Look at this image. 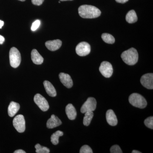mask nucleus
Instances as JSON below:
<instances>
[{"instance_id": "obj_8", "label": "nucleus", "mask_w": 153, "mask_h": 153, "mask_svg": "<svg viewBox=\"0 0 153 153\" xmlns=\"http://www.w3.org/2000/svg\"><path fill=\"white\" fill-rule=\"evenodd\" d=\"M100 71L104 77L109 78L112 76L113 69L112 65L107 61H103L100 64Z\"/></svg>"}, {"instance_id": "obj_29", "label": "nucleus", "mask_w": 153, "mask_h": 153, "mask_svg": "<svg viewBox=\"0 0 153 153\" xmlns=\"http://www.w3.org/2000/svg\"><path fill=\"white\" fill-rule=\"evenodd\" d=\"M117 2L121 3V4H124L128 1V0H115Z\"/></svg>"}, {"instance_id": "obj_16", "label": "nucleus", "mask_w": 153, "mask_h": 153, "mask_svg": "<svg viewBox=\"0 0 153 153\" xmlns=\"http://www.w3.org/2000/svg\"><path fill=\"white\" fill-rule=\"evenodd\" d=\"M31 58L33 63L40 65L44 62V58L36 49H33L31 52Z\"/></svg>"}, {"instance_id": "obj_1", "label": "nucleus", "mask_w": 153, "mask_h": 153, "mask_svg": "<svg viewBox=\"0 0 153 153\" xmlns=\"http://www.w3.org/2000/svg\"><path fill=\"white\" fill-rule=\"evenodd\" d=\"M79 16L83 19H95L99 17L101 12L99 9L94 6L83 5L78 8Z\"/></svg>"}, {"instance_id": "obj_18", "label": "nucleus", "mask_w": 153, "mask_h": 153, "mask_svg": "<svg viewBox=\"0 0 153 153\" xmlns=\"http://www.w3.org/2000/svg\"><path fill=\"white\" fill-rule=\"evenodd\" d=\"M20 108V105L15 102H11L8 108L9 116L13 117L19 111Z\"/></svg>"}, {"instance_id": "obj_30", "label": "nucleus", "mask_w": 153, "mask_h": 153, "mask_svg": "<svg viewBox=\"0 0 153 153\" xmlns=\"http://www.w3.org/2000/svg\"><path fill=\"white\" fill-rule=\"evenodd\" d=\"M5 41V38L3 36L0 35V44H2Z\"/></svg>"}, {"instance_id": "obj_10", "label": "nucleus", "mask_w": 153, "mask_h": 153, "mask_svg": "<svg viewBox=\"0 0 153 153\" xmlns=\"http://www.w3.org/2000/svg\"><path fill=\"white\" fill-rule=\"evenodd\" d=\"M142 85L149 89H153V73H148L144 74L140 79Z\"/></svg>"}, {"instance_id": "obj_33", "label": "nucleus", "mask_w": 153, "mask_h": 153, "mask_svg": "<svg viewBox=\"0 0 153 153\" xmlns=\"http://www.w3.org/2000/svg\"><path fill=\"white\" fill-rule=\"evenodd\" d=\"M132 153H141V152H139V151H138L137 150H133L132 152Z\"/></svg>"}, {"instance_id": "obj_4", "label": "nucleus", "mask_w": 153, "mask_h": 153, "mask_svg": "<svg viewBox=\"0 0 153 153\" xmlns=\"http://www.w3.org/2000/svg\"><path fill=\"white\" fill-rule=\"evenodd\" d=\"M9 57L11 66L14 68L19 67L22 60L19 50L16 47H12L10 50Z\"/></svg>"}, {"instance_id": "obj_31", "label": "nucleus", "mask_w": 153, "mask_h": 153, "mask_svg": "<svg viewBox=\"0 0 153 153\" xmlns=\"http://www.w3.org/2000/svg\"><path fill=\"white\" fill-rule=\"evenodd\" d=\"M14 153H26L25 151L22 149L17 150L14 152Z\"/></svg>"}, {"instance_id": "obj_34", "label": "nucleus", "mask_w": 153, "mask_h": 153, "mask_svg": "<svg viewBox=\"0 0 153 153\" xmlns=\"http://www.w3.org/2000/svg\"><path fill=\"white\" fill-rule=\"evenodd\" d=\"M61 1H73V0H60Z\"/></svg>"}, {"instance_id": "obj_17", "label": "nucleus", "mask_w": 153, "mask_h": 153, "mask_svg": "<svg viewBox=\"0 0 153 153\" xmlns=\"http://www.w3.org/2000/svg\"><path fill=\"white\" fill-rule=\"evenodd\" d=\"M66 114L70 120H74L76 116V111L74 107L71 104H68L66 107Z\"/></svg>"}, {"instance_id": "obj_11", "label": "nucleus", "mask_w": 153, "mask_h": 153, "mask_svg": "<svg viewBox=\"0 0 153 153\" xmlns=\"http://www.w3.org/2000/svg\"><path fill=\"white\" fill-rule=\"evenodd\" d=\"M59 78L61 82L65 87L71 88L73 86V81L69 74L64 73H60L59 75Z\"/></svg>"}, {"instance_id": "obj_13", "label": "nucleus", "mask_w": 153, "mask_h": 153, "mask_svg": "<svg viewBox=\"0 0 153 153\" xmlns=\"http://www.w3.org/2000/svg\"><path fill=\"white\" fill-rule=\"evenodd\" d=\"M62 124V122L55 115L52 114L51 117L47 121V126L48 128H53Z\"/></svg>"}, {"instance_id": "obj_19", "label": "nucleus", "mask_w": 153, "mask_h": 153, "mask_svg": "<svg viewBox=\"0 0 153 153\" xmlns=\"http://www.w3.org/2000/svg\"><path fill=\"white\" fill-rule=\"evenodd\" d=\"M126 21L129 24L135 23L137 21L136 13L134 10L129 11L126 17Z\"/></svg>"}, {"instance_id": "obj_7", "label": "nucleus", "mask_w": 153, "mask_h": 153, "mask_svg": "<svg viewBox=\"0 0 153 153\" xmlns=\"http://www.w3.org/2000/svg\"><path fill=\"white\" fill-rule=\"evenodd\" d=\"M34 100L42 111H46L49 109V105L47 100L40 94H37L35 96Z\"/></svg>"}, {"instance_id": "obj_24", "label": "nucleus", "mask_w": 153, "mask_h": 153, "mask_svg": "<svg viewBox=\"0 0 153 153\" xmlns=\"http://www.w3.org/2000/svg\"><path fill=\"white\" fill-rule=\"evenodd\" d=\"M145 125L149 128L153 129V116L150 117L146 119L144 121Z\"/></svg>"}, {"instance_id": "obj_22", "label": "nucleus", "mask_w": 153, "mask_h": 153, "mask_svg": "<svg viewBox=\"0 0 153 153\" xmlns=\"http://www.w3.org/2000/svg\"><path fill=\"white\" fill-rule=\"evenodd\" d=\"M102 38L105 43L108 44H113L114 43L115 38L114 37L108 33H103L102 35Z\"/></svg>"}, {"instance_id": "obj_20", "label": "nucleus", "mask_w": 153, "mask_h": 153, "mask_svg": "<svg viewBox=\"0 0 153 153\" xmlns=\"http://www.w3.org/2000/svg\"><path fill=\"white\" fill-rule=\"evenodd\" d=\"M63 135V132L60 131H57L53 133L51 137V141L54 145H57L59 143V138L60 137L62 136Z\"/></svg>"}, {"instance_id": "obj_35", "label": "nucleus", "mask_w": 153, "mask_h": 153, "mask_svg": "<svg viewBox=\"0 0 153 153\" xmlns=\"http://www.w3.org/2000/svg\"><path fill=\"white\" fill-rule=\"evenodd\" d=\"M20 1H25L26 0H19Z\"/></svg>"}, {"instance_id": "obj_2", "label": "nucleus", "mask_w": 153, "mask_h": 153, "mask_svg": "<svg viewBox=\"0 0 153 153\" xmlns=\"http://www.w3.org/2000/svg\"><path fill=\"white\" fill-rule=\"evenodd\" d=\"M121 57L124 62L130 66L135 65L138 60V54L135 49L131 48L122 53Z\"/></svg>"}, {"instance_id": "obj_25", "label": "nucleus", "mask_w": 153, "mask_h": 153, "mask_svg": "<svg viewBox=\"0 0 153 153\" xmlns=\"http://www.w3.org/2000/svg\"><path fill=\"white\" fill-rule=\"evenodd\" d=\"M79 153H92L93 152H92L91 148L89 146H88V145H84V146H82L81 149H80Z\"/></svg>"}, {"instance_id": "obj_21", "label": "nucleus", "mask_w": 153, "mask_h": 153, "mask_svg": "<svg viewBox=\"0 0 153 153\" xmlns=\"http://www.w3.org/2000/svg\"><path fill=\"white\" fill-rule=\"evenodd\" d=\"M84 114H85V116L83 118V125L85 126H89L91 122V120L93 117V111H87Z\"/></svg>"}, {"instance_id": "obj_9", "label": "nucleus", "mask_w": 153, "mask_h": 153, "mask_svg": "<svg viewBox=\"0 0 153 153\" xmlns=\"http://www.w3.org/2000/svg\"><path fill=\"white\" fill-rule=\"evenodd\" d=\"M90 52V45L87 42H81L76 47V53L80 56H85L88 55Z\"/></svg>"}, {"instance_id": "obj_23", "label": "nucleus", "mask_w": 153, "mask_h": 153, "mask_svg": "<svg viewBox=\"0 0 153 153\" xmlns=\"http://www.w3.org/2000/svg\"><path fill=\"white\" fill-rule=\"evenodd\" d=\"M36 152L37 153H49L50 150L48 148L41 146L39 144H37L35 146Z\"/></svg>"}, {"instance_id": "obj_6", "label": "nucleus", "mask_w": 153, "mask_h": 153, "mask_svg": "<svg viewBox=\"0 0 153 153\" xmlns=\"http://www.w3.org/2000/svg\"><path fill=\"white\" fill-rule=\"evenodd\" d=\"M13 125L15 128L19 133H23L25 131V120L23 115L16 116L13 120Z\"/></svg>"}, {"instance_id": "obj_28", "label": "nucleus", "mask_w": 153, "mask_h": 153, "mask_svg": "<svg viewBox=\"0 0 153 153\" xmlns=\"http://www.w3.org/2000/svg\"><path fill=\"white\" fill-rule=\"evenodd\" d=\"M44 0H32V2L35 5L40 6L43 4Z\"/></svg>"}, {"instance_id": "obj_5", "label": "nucleus", "mask_w": 153, "mask_h": 153, "mask_svg": "<svg viewBox=\"0 0 153 153\" xmlns=\"http://www.w3.org/2000/svg\"><path fill=\"white\" fill-rule=\"evenodd\" d=\"M97 101L94 97H89L81 107L80 111L84 114L87 111H93L96 108Z\"/></svg>"}, {"instance_id": "obj_14", "label": "nucleus", "mask_w": 153, "mask_h": 153, "mask_svg": "<svg viewBox=\"0 0 153 153\" xmlns=\"http://www.w3.org/2000/svg\"><path fill=\"white\" fill-rule=\"evenodd\" d=\"M106 118L107 122L110 125L115 126L117 125L118 123L117 117L112 110H108L107 111Z\"/></svg>"}, {"instance_id": "obj_15", "label": "nucleus", "mask_w": 153, "mask_h": 153, "mask_svg": "<svg viewBox=\"0 0 153 153\" xmlns=\"http://www.w3.org/2000/svg\"><path fill=\"white\" fill-rule=\"evenodd\" d=\"M44 85L46 92L48 95L52 97H55L57 95V92L55 87L49 81L45 80L44 82Z\"/></svg>"}, {"instance_id": "obj_3", "label": "nucleus", "mask_w": 153, "mask_h": 153, "mask_svg": "<svg viewBox=\"0 0 153 153\" xmlns=\"http://www.w3.org/2000/svg\"><path fill=\"white\" fill-rule=\"evenodd\" d=\"M129 102L133 106L140 108H144L147 105V102L144 97L138 93H133L130 95Z\"/></svg>"}, {"instance_id": "obj_32", "label": "nucleus", "mask_w": 153, "mask_h": 153, "mask_svg": "<svg viewBox=\"0 0 153 153\" xmlns=\"http://www.w3.org/2000/svg\"><path fill=\"white\" fill-rule=\"evenodd\" d=\"M4 25V22L3 21L0 20V29H1Z\"/></svg>"}, {"instance_id": "obj_27", "label": "nucleus", "mask_w": 153, "mask_h": 153, "mask_svg": "<svg viewBox=\"0 0 153 153\" xmlns=\"http://www.w3.org/2000/svg\"><path fill=\"white\" fill-rule=\"evenodd\" d=\"M40 24H41L40 21L39 20H36L35 22H33L31 27V30L33 31H36L39 27Z\"/></svg>"}, {"instance_id": "obj_26", "label": "nucleus", "mask_w": 153, "mask_h": 153, "mask_svg": "<svg viewBox=\"0 0 153 153\" xmlns=\"http://www.w3.org/2000/svg\"><path fill=\"white\" fill-rule=\"evenodd\" d=\"M110 152L111 153H122L120 147L118 145L113 146L110 149Z\"/></svg>"}, {"instance_id": "obj_12", "label": "nucleus", "mask_w": 153, "mask_h": 153, "mask_svg": "<svg viewBox=\"0 0 153 153\" xmlns=\"http://www.w3.org/2000/svg\"><path fill=\"white\" fill-rule=\"evenodd\" d=\"M62 41L59 39L47 41L45 43V45L47 49L51 51H55L60 49L62 45Z\"/></svg>"}]
</instances>
